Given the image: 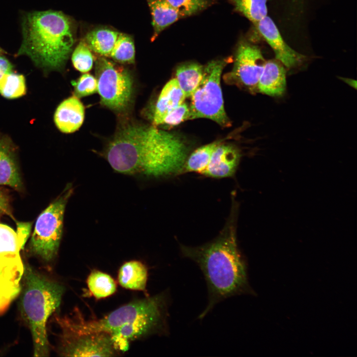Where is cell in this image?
Listing matches in <instances>:
<instances>
[{"label":"cell","mask_w":357,"mask_h":357,"mask_svg":"<svg viewBox=\"0 0 357 357\" xmlns=\"http://www.w3.org/2000/svg\"><path fill=\"white\" fill-rule=\"evenodd\" d=\"M240 158V152L236 147L220 143L213 151L203 175L216 178L232 177L236 171Z\"/></svg>","instance_id":"cell-13"},{"label":"cell","mask_w":357,"mask_h":357,"mask_svg":"<svg viewBox=\"0 0 357 357\" xmlns=\"http://www.w3.org/2000/svg\"><path fill=\"white\" fill-rule=\"evenodd\" d=\"M178 11L180 18L194 15L207 8L211 0H167Z\"/></svg>","instance_id":"cell-28"},{"label":"cell","mask_w":357,"mask_h":357,"mask_svg":"<svg viewBox=\"0 0 357 357\" xmlns=\"http://www.w3.org/2000/svg\"><path fill=\"white\" fill-rule=\"evenodd\" d=\"M186 98L176 78L170 80L162 89L155 106L153 124L161 125L167 114L184 102Z\"/></svg>","instance_id":"cell-16"},{"label":"cell","mask_w":357,"mask_h":357,"mask_svg":"<svg viewBox=\"0 0 357 357\" xmlns=\"http://www.w3.org/2000/svg\"><path fill=\"white\" fill-rule=\"evenodd\" d=\"M231 0V1H232V0Z\"/></svg>","instance_id":"cell-35"},{"label":"cell","mask_w":357,"mask_h":357,"mask_svg":"<svg viewBox=\"0 0 357 357\" xmlns=\"http://www.w3.org/2000/svg\"><path fill=\"white\" fill-rule=\"evenodd\" d=\"M277 60H266L260 76L257 91L270 96L282 95L286 88V71Z\"/></svg>","instance_id":"cell-15"},{"label":"cell","mask_w":357,"mask_h":357,"mask_svg":"<svg viewBox=\"0 0 357 357\" xmlns=\"http://www.w3.org/2000/svg\"><path fill=\"white\" fill-rule=\"evenodd\" d=\"M135 53L134 41L131 36L119 33L109 57L119 63H134Z\"/></svg>","instance_id":"cell-24"},{"label":"cell","mask_w":357,"mask_h":357,"mask_svg":"<svg viewBox=\"0 0 357 357\" xmlns=\"http://www.w3.org/2000/svg\"><path fill=\"white\" fill-rule=\"evenodd\" d=\"M232 194L229 215L217 237L197 246L179 245L182 255L197 264L207 284L208 303L199 319L220 302L249 291L246 265L237 239L238 205L234 192Z\"/></svg>","instance_id":"cell-2"},{"label":"cell","mask_w":357,"mask_h":357,"mask_svg":"<svg viewBox=\"0 0 357 357\" xmlns=\"http://www.w3.org/2000/svg\"><path fill=\"white\" fill-rule=\"evenodd\" d=\"M91 50L84 40L81 41L73 51L71 60L74 68L83 73L89 71L93 65Z\"/></svg>","instance_id":"cell-27"},{"label":"cell","mask_w":357,"mask_h":357,"mask_svg":"<svg viewBox=\"0 0 357 357\" xmlns=\"http://www.w3.org/2000/svg\"><path fill=\"white\" fill-rule=\"evenodd\" d=\"M147 279V268L138 261L126 262L121 265L119 271V283L127 289L145 291Z\"/></svg>","instance_id":"cell-18"},{"label":"cell","mask_w":357,"mask_h":357,"mask_svg":"<svg viewBox=\"0 0 357 357\" xmlns=\"http://www.w3.org/2000/svg\"><path fill=\"white\" fill-rule=\"evenodd\" d=\"M257 31L273 50L276 59L290 68L300 64L305 56L291 48L283 38L278 27L267 14L254 24Z\"/></svg>","instance_id":"cell-12"},{"label":"cell","mask_w":357,"mask_h":357,"mask_svg":"<svg viewBox=\"0 0 357 357\" xmlns=\"http://www.w3.org/2000/svg\"><path fill=\"white\" fill-rule=\"evenodd\" d=\"M0 210L2 214H6L13 218L7 199L0 191Z\"/></svg>","instance_id":"cell-32"},{"label":"cell","mask_w":357,"mask_h":357,"mask_svg":"<svg viewBox=\"0 0 357 357\" xmlns=\"http://www.w3.org/2000/svg\"><path fill=\"white\" fill-rule=\"evenodd\" d=\"M60 353L68 357H111L115 349L110 337L103 333L74 335L61 332Z\"/></svg>","instance_id":"cell-11"},{"label":"cell","mask_w":357,"mask_h":357,"mask_svg":"<svg viewBox=\"0 0 357 357\" xmlns=\"http://www.w3.org/2000/svg\"><path fill=\"white\" fill-rule=\"evenodd\" d=\"M63 291L60 284L39 273L28 264L24 265L20 311L31 332L35 357L48 356L47 322L60 306Z\"/></svg>","instance_id":"cell-5"},{"label":"cell","mask_w":357,"mask_h":357,"mask_svg":"<svg viewBox=\"0 0 357 357\" xmlns=\"http://www.w3.org/2000/svg\"><path fill=\"white\" fill-rule=\"evenodd\" d=\"M189 151L177 134L154 125L131 124L118 132L105 155L119 173L161 177L182 173Z\"/></svg>","instance_id":"cell-1"},{"label":"cell","mask_w":357,"mask_h":357,"mask_svg":"<svg viewBox=\"0 0 357 357\" xmlns=\"http://www.w3.org/2000/svg\"><path fill=\"white\" fill-rule=\"evenodd\" d=\"M1 214H2V212H1V211L0 210V215H1Z\"/></svg>","instance_id":"cell-34"},{"label":"cell","mask_w":357,"mask_h":357,"mask_svg":"<svg viewBox=\"0 0 357 357\" xmlns=\"http://www.w3.org/2000/svg\"><path fill=\"white\" fill-rule=\"evenodd\" d=\"M268 0H232L235 9L241 13L253 25L268 14Z\"/></svg>","instance_id":"cell-25"},{"label":"cell","mask_w":357,"mask_h":357,"mask_svg":"<svg viewBox=\"0 0 357 357\" xmlns=\"http://www.w3.org/2000/svg\"><path fill=\"white\" fill-rule=\"evenodd\" d=\"M87 283L91 294L97 299L111 296L117 289V285L113 278L108 274L98 270L91 272Z\"/></svg>","instance_id":"cell-22"},{"label":"cell","mask_w":357,"mask_h":357,"mask_svg":"<svg viewBox=\"0 0 357 357\" xmlns=\"http://www.w3.org/2000/svg\"><path fill=\"white\" fill-rule=\"evenodd\" d=\"M228 60H212L204 67L201 80L190 96V119L206 118L223 127L230 126L220 85L221 74Z\"/></svg>","instance_id":"cell-8"},{"label":"cell","mask_w":357,"mask_h":357,"mask_svg":"<svg viewBox=\"0 0 357 357\" xmlns=\"http://www.w3.org/2000/svg\"><path fill=\"white\" fill-rule=\"evenodd\" d=\"M22 28L18 55L28 56L45 69L63 67L76 41L75 25L71 17L52 10L29 12L23 17Z\"/></svg>","instance_id":"cell-4"},{"label":"cell","mask_w":357,"mask_h":357,"mask_svg":"<svg viewBox=\"0 0 357 357\" xmlns=\"http://www.w3.org/2000/svg\"><path fill=\"white\" fill-rule=\"evenodd\" d=\"M289 1L290 4H292L294 6H297L298 8L300 6L302 7L304 0H289Z\"/></svg>","instance_id":"cell-33"},{"label":"cell","mask_w":357,"mask_h":357,"mask_svg":"<svg viewBox=\"0 0 357 357\" xmlns=\"http://www.w3.org/2000/svg\"><path fill=\"white\" fill-rule=\"evenodd\" d=\"M0 184L20 190L22 182L15 158L9 146L0 142Z\"/></svg>","instance_id":"cell-19"},{"label":"cell","mask_w":357,"mask_h":357,"mask_svg":"<svg viewBox=\"0 0 357 357\" xmlns=\"http://www.w3.org/2000/svg\"><path fill=\"white\" fill-rule=\"evenodd\" d=\"M152 15L153 34L151 41H154L166 28L177 21L180 16L167 0H146Z\"/></svg>","instance_id":"cell-17"},{"label":"cell","mask_w":357,"mask_h":357,"mask_svg":"<svg viewBox=\"0 0 357 357\" xmlns=\"http://www.w3.org/2000/svg\"><path fill=\"white\" fill-rule=\"evenodd\" d=\"M171 302L168 290L151 297L124 305L99 319L84 320L57 318L61 332L82 335L103 333L109 335L115 349L127 350L131 341L152 334L167 336L169 307Z\"/></svg>","instance_id":"cell-3"},{"label":"cell","mask_w":357,"mask_h":357,"mask_svg":"<svg viewBox=\"0 0 357 357\" xmlns=\"http://www.w3.org/2000/svg\"><path fill=\"white\" fill-rule=\"evenodd\" d=\"M266 61L258 46L242 40L238 46L233 69L225 79L251 92L258 91V82Z\"/></svg>","instance_id":"cell-10"},{"label":"cell","mask_w":357,"mask_h":357,"mask_svg":"<svg viewBox=\"0 0 357 357\" xmlns=\"http://www.w3.org/2000/svg\"><path fill=\"white\" fill-rule=\"evenodd\" d=\"M72 192L71 184L67 185L37 219L29 249L45 262H50L57 254L62 234L65 208Z\"/></svg>","instance_id":"cell-7"},{"label":"cell","mask_w":357,"mask_h":357,"mask_svg":"<svg viewBox=\"0 0 357 357\" xmlns=\"http://www.w3.org/2000/svg\"><path fill=\"white\" fill-rule=\"evenodd\" d=\"M30 230L28 223H18L16 232L0 223V315L20 293L24 265L20 252Z\"/></svg>","instance_id":"cell-6"},{"label":"cell","mask_w":357,"mask_h":357,"mask_svg":"<svg viewBox=\"0 0 357 357\" xmlns=\"http://www.w3.org/2000/svg\"><path fill=\"white\" fill-rule=\"evenodd\" d=\"M204 67L195 62H186L179 65L176 75L178 84L186 97L194 92L202 78Z\"/></svg>","instance_id":"cell-21"},{"label":"cell","mask_w":357,"mask_h":357,"mask_svg":"<svg viewBox=\"0 0 357 357\" xmlns=\"http://www.w3.org/2000/svg\"><path fill=\"white\" fill-rule=\"evenodd\" d=\"M220 143V142H215L195 150L187 157L182 173H196L203 175L208 165L213 151Z\"/></svg>","instance_id":"cell-23"},{"label":"cell","mask_w":357,"mask_h":357,"mask_svg":"<svg viewBox=\"0 0 357 357\" xmlns=\"http://www.w3.org/2000/svg\"><path fill=\"white\" fill-rule=\"evenodd\" d=\"M12 66L9 60L0 54V79L5 74L12 72Z\"/></svg>","instance_id":"cell-31"},{"label":"cell","mask_w":357,"mask_h":357,"mask_svg":"<svg viewBox=\"0 0 357 357\" xmlns=\"http://www.w3.org/2000/svg\"><path fill=\"white\" fill-rule=\"evenodd\" d=\"M84 119V107L75 96L62 101L58 107L54 116L57 127L61 132L70 133L77 130Z\"/></svg>","instance_id":"cell-14"},{"label":"cell","mask_w":357,"mask_h":357,"mask_svg":"<svg viewBox=\"0 0 357 357\" xmlns=\"http://www.w3.org/2000/svg\"><path fill=\"white\" fill-rule=\"evenodd\" d=\"M96 74L97 92L102 104L116 112L126 109L130 103L133 90L129 73L101 56L96 61Z\"/></svg>","instance_id":"cell-9"},{"label":"cell","mask_w":357,"mask_h":357,"mask_svg":"<svg viewBox=\"0 0 357 357\" xmlns=\"http://www.w3.org/2000/svg\"><path fill=\"white\" fill-rule=\"evenodd\" d=\"M24 77L12 72L4 74L0 79V93L7 99L20 97L25 94Z\"/></svg>","instance_id":"cell-26"},{"label":"cell","mask_w":357,"mask_h":357,"mask_svg":"<svg viewBox=\"0 0 357 357\" xmlns=\"http://www.w3.org/2000/svg\"><path fill=\"white\" fill-rule=\"evenodd\" d=\"M73 84L75 96L78 98L90 95L97 92L96 78L87 72L83 74Z\"/></svg>","instance_id":"cell-29"},{"label":"cell","mask_w":357,"mask_h":357,"mask_svg":"<svg viewBox=\"0 0 357 357\" xmlns=\"http://www.w3.org/2000/svg\"><path fill=\"white\" fill-rule=\"evenodd\" d=\"M190 118V109L184 102L170 111L164 118L162 124L170 126L178 125Z\"/></svg>","instance_id":"cell-30"},{"label":"cell","mask_w":357,"mask_h":357,"mask_svg":"<svg viewBox=\"0 0 357 357\" xmlns=\"http://www.w3.org/2000/svg\"><path fill=\"white\" fill-rule=\"evenodd\" d=\"M119 33L109 28L99 27L89 31L83 40L93 52L109 57Z\"/></svg>","instance_id":"cell-20"}]
</instances>
